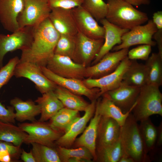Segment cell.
Wrapping results in <instances>:
<instances>
[{
    "label": "cell",
    "instance_id": "cell-1",
    "mask_svg": "<svg viewBox=\"0 0 162 162\" xmlns=\"http://www.w3.org/2000/svg\"><path fill=\"white\" fill-rule=\"evenodd\" d=\"M60 34L47 18L34 27L33 38L30 46L22 51L20 62H28L40 66L46 67L54 54Z\"/></svg>",
    "mask_w": 162,
    "mask_h": 162
},
{
    "label": "cell",
    "instance_id": "cell-2",
    "mask_svg": "<svg viewBox=\"0 0 162 162\" xmlns=\"http://www.w3.org/2000/svg\"><path fill=\"white\" fill-rule=\"evenodd\" d=\"M120 139L124 154L134 162H150L140 130L139 124L131 112L121 126Z\"/></svg>",
    "mask_w": 162,
    "mask_h": 162
},
{
    "label": "cell",
    "instance_id": "cell-3",
    "mask_svg": "<svg viewBox=\"0 0 162 162\" xmlns=\"http://www.w3.org/2000/svg\"><path fill=\"white\" fill-rule=\"evenodd\" d=\"M106 3L108 9L105 18L119 28L129 30L148 20L147 14L124 0H107Z\"/></svg>",
    "mask_w": 162,
    "mask_h": 162
},
{
    "label": "cell",
    "instance_id": "cell-4",
    "mask_svg": "<svg viewBox=\"0 0 162 162\" xmlns=\"http://www.w3.org/2000/svg\"><path fill=\"white\" fill-rule=\"evenodd\" d=\"M159 88L152 84H146L140 88L136 104L131 112L137 122L154 115L162 116V94Z\"/></svg>",
    "mask_w": 162,
    "mask_h": 162
},
{
    "label": "cell",
    "instance_id": "cell-5",
    "mask_svg": "<svg viewBox=\"0 0 162 162\" xmlns=\"http://www.w3.org/2000/svg\"><path fill=\"white\" fill-rule=\"evenodd\" d=\"M18 126L27 134L25 143H36L54 148L55 142L64 134L52 128L48 123L35 121L19 124Z\"/></svg>",
    "mask_w": 162,
    "mask_h": 162
},
{
    "label": "cell",
    "instance_id": "cell-6",
    "mask_svg": "<svg viewBox=\"0 0 162 162\" xmlns=\"http://www.w3.org/2000/svg\"><path fill=\"white\" fill-rule=\"evenodd\" d=\"M24 6L17 22L19 28L36 27L48 18L51 8L48 0H23Z\"/></svg>",
    "mask_w": 162,
    "mask_h": 162
},
{
    "label": "cell",
    "instance_id": "cell-7",
    "mask_svg": "<svg viewBox=\"0 0 162 162\" xmlns=\"http://www.w3.org/2000/svg\"><path fill=\"white\" fill-rule=\"evenodd\" d=\"M157 30L152 20H148L146 24L135 26L124 33L122 37L121 43L115 46L112 50L117 51L138 44L155 46L156 43L152 38Z\"/></svg>",
    "mask_w": 162,
    "mask_h": 162
},
{
    "label": "cell",
    "instance_id": "cell-8",
    "mask_svg": "<svg viewBox=\"0 0 162 162\" xmlns=\"http://www.w3.org/2000/svg\"><path fill=\"white\" fill-rule=\"evenodd\" d=\"M34 27H25L10 34H0V68L3 66L5 55L8 52L28 48L32 40Z\"/></svg>",
    "mask_w": 162,
    "mask_h": 162
},
{
    "label": "cell",
    "instance_id": "cell-9",
    "mask_svg": "<svg viewBox=\"0 0 162 162\" xmlns=\"http://www.w3.org/2000/svg\"><path fill=\"white\" fill-rule=\"evenodd\" d=\"M14 76L29 79L42 94L54 90L57 85L44 74L40 66L30 62L19 61L15 68Z\"/></svg>",
    "mask_w": 162,
    "mask_h": 162
},
{
    "label": "cell",
    "instance_id": "cell-10",
    "mask_svg": "<svg viewBox=\"0 0 162 162\" xmlns=\"http://www.w3.org/2000/svg\"><path fill=\"white\" fill-rule=\"evenodd\" d=\"M46 67L62 77L81 80L85 78L86 67L67 56L54 54L48 61Z\"/></svg>",
    "mask_w": 162,
    "mask_h": 162
},
{
    "label": "cell",
    "instance_id": "cell-11",
    "mask_svg": "<svg viewBox=\"0 0 162 162\" xmlns=\"http://www.w3.org/2000/svg\"><path fill=\"white\" fill-rule=\"evenodd\" d=\"M127 56L121 62L113 72L98 79L86 78L82 80L87 88H97L100 89V97L104 94L118 87L122 80L123 76L131 63Z\"/></svg>",
    "mask_w": 162,
    "mask_h": 162
},
{
    "label": "cell",
    "instance_id": "cell-12",
    "mask_svg": "<svg viewBox=\"0 0 162 162\" xmlns=\"http://www.w3.org/2000/svg\"><path fill=\"white\" fill-rule=\"evenodd\" d=\"M40 67L44 74L56 85L64 88L77 95L84 96L91 101L97 100L100 97V89L97 88H87L82 80L62 77L53 73L46 67Z\"/></svg>",
    "mask_w": 162,
    "mask_h": 162
},
{
    "label": "cell",
    "instance_id": "cell-13",
    "mask_svg": "<svg viewBox=\"0 0 162 162\" xmlns=\"http://www.w3.org/2000/svg\"><path fill=\"white\" fill-rule=\"evenodd\" d=\"M129 48L122 49L106 54L97 63L86 67L85 77L98 79L110 74L127 56Z\"/></svg>",
    "mask_w": 162,
    "mask_h": 162
},
{
    "label": "cell",
    "instance_id": "cell-14",
    "mask_svg": "<svg viewBox=\"0 0 162 162\" xmlns=\"http://www.w3.org/2000/svg\"><path fill=\"white\" fill-rule=\"evenodd\" d=\"M75 41L74 61L87 67L93 61L98 52L104 39H92L78 31L75 36Z\"/></svg>",
    "mask_w": 162,
    "mask_h": 162
},
{
    "label": "cell",
    "instance_id": "cell-15",
    "mask_svg": "<svg viewBox=\"0 0 162 162\" xmlns=\"http://www.w3.org/2000/svg\"><path fill=\"white\" fill-rule=\"evenodd\" d=\"M78 31L95 39H104L105 30L95 19L81 6L72 9Z\"/></svg>",
    "mask_w": 162,
    "mask_h": 162
},
{
    "label": "cell",
    "instance_id": "cell-16",
    "mask_svg": "<svg viewBox=\"0 0 162 162\" xmlns=\"http://www.w3.org/2000/svg\"><path fill=\"white\" fill-rule=\"evenodd\" d=\"M140 88L129 85L122 82L118 87L104 94L124 113H125L135 105Z\"/></svg>",
    "mask_w": 162,
    "mask_h": 162
},
{
    "label": "cell",
    "instance_id": "cell-17",
    "mask_svg": "<svg viewBox=\"0 0 162 162\" xmlns=\"http://www.w3.org/2000/svg\"><path fill=\"white\" fill-rule=\"evenodd\" d=\"M97 100L91 101L84 111V115L79 117L71 125L64 133L55 142L57 146L69 148L73 145L77 136L86 128L88 122L94 113Z\"/></svg>",
    "mask_w": 162,
    "mask_h": 162
},
{
    "label": "cell",
    "instance_id": "cell-18",
    "mask_svg": "<svg viewBox=\"0 0 162 162\" xmlns=\"http://www.w3.org/2000/svg\"><path fill=\"white\" fill-rule=\"evenodd\" d=\"M48 18L60 35L75 37L78 32L72 9L52 8Z\"/></svg>",
    "mask_w": 162,
    "mask_h": 162
},
{
    "label": "cell",
    "instance_id": "cell-19",
    "mask_svg": "<svg viewBox=\"0 0 162 162\" xmlns=\"http://www.w3.org/2000/svg\"><path fill=\"white\" fill-rule=\"evenodd\" d=\"M24 6L23 0H0V21L5 29L13 33L20 29L17 19Z\"/></svg>",
    "mask_w": 162,
    "mask_h": 162
},
{
    "label": "cell",
    "instance_id": "cell-20",
    "mask_svg": "<svg viewBox=\"0 0 162 162\" xmlns=\"http://www.w3.org/2000/svg\"><path fill=\"white\" fill-rule=\"evenodd\" d=\"M121 129V126L115 120L101 116L98 126L96 151L117 141Z\"/></svg>",
    "mask_w": 162,
    "mask_h": 162
},
{
    "label": "cell",
    "instance_id": "cell-21",
    "mask_svg": "<svg viewBox=\"0 0 162 162\" xmlns=\"http://www.w3.org/2000/svg\"><path fill=\"white\" fill-rule=\"evenodd\" d=\"M100 21L104 29L105 40L99 51L92 62L93 65L98 62L116 45L120 44L122 42V37L129 30L115 26L109 22L106 18Z\"/></svg>",
    "mask_w": 162,
    "mask_h": 162
},
{
    "label": "cell",
    "instance_id": "cell-22",
    "mask_svg": "<svg viewBox=\"0 0 162 162\" xmlns=\"http://www.w3.org/2000/svg\"><path fill=\"white\" fill-rule=\"evenodd\" d=\"M101 117L95 109L94 116L88 125L85 128L81 136L76 139L73 145L74 148L84 147L91 153L94 161H96V142L98 126Z\"/></svg>",
    "mask_w": 162,
    "mask_h": 162
},
{
    "label": "cell",
    "instance_id": "cell-23",
    "mask_svg": "<svg viewBox=\"0 0 162 162\" xmlns=\"http://www.w3.org/2000/svg\"><path fill=\"white\" fill-rule=\"evenodd\" d=\"M101 96L102 98L97 100L96 109L101 116L112 118L122 126L133 108L124 113L105 94Z\"/></svg>",
    "mask_w": 162,
    "mask_h": 162
},
{
    "label": "cell",
    "instance_id": "cell-24",
    "mask_svg": "<svg viewBox=\"0 0 162 162\" xmlns=\"http://www.w3.org/2000/svg\"><path fill=\"white\" fill-rule=\"evenodd\" d=\"M10 104L16 111L15 120L19 122L35 121V117L40 114V106L31 100L24 101L15 97L10 100Z\"/></svg>",
    "mask_w": 162,
    "mask_h": 162
},
{
    "label": "cell",
    "instance_id": "cell-25",
    "mask_svg": "<svg viewBox=\"0 0 162 162\" xmlns=\"http://www.w3.org/2000/svg\"><path fill=\"white\" fill-rule=\"evenodd\" d=\"M40 109L41 116L39 121L45 122L50 120L61 109L64 107L57 97L53 90L42 94L34 101Z\"/></svg>",
    "mask_w": 162,
    "mask_h": 162
},
{
    "label": "cell",
    "instance_id": "cell-26",
    "mask_svg": "<svg viewBox=\"0 0 162 162\" xmlns=\"http://www.w3.org/2000/svg\"><path fill=\"white\" fill-rule=\"evenodd\" d=\"M53 91L64 107L68 108L84 111L89 104L80 96L62 87L56 85Z\"/></svg>",
    "mask_w": 162,
    "mask_h": 162
},
{
    "label": "cell",
    "instance_id": "cell-27",
    "mask_svg": "<svg viewBox=\"0 0 162 162\" xmlns=\"http://www.w3.org/2000/svg\"><path fill=\"white\" fill-rule=\"evenodd\" d=\"M122 82L140 87L147 84V73L145 64L138 63L136 60H131L124 74Z\"/></svg>",
    "mask_w": 162,
    "mask_h": 162
},
{
    "label": "cell",
    "instance_id": "cell-28",
    "mask_svg": "<svg viewBox=\"0 0 162 162\" xmlns=\"http://www.w3.org/2000/svg\"><path fill=\"white\" fill-rule=\"evenodd\" d=\"M80 117L79 111L64 107L50 119L48 124L54 129L64 134Z\"/></svg>",
    "mask_w": 162,
    "mask_h": 162
},
{
    "label": "cell",
    "instance_id": "cell-29",
    "mask_svg": "<svg viewBox=\"0 0 162 162\" xmlns=\"http://www.w3.org/2000/svg\"><path fill=\"white\" fill-rule=\"evenodd\" d=\"M27 136L28 134L18 126L0 120V141L21 146L24 143Z\"/></svg>",
    "mask_w": 162,
    "mask_h": 162
},
{
    "label": "cell",
    "instance_id": "cell-30",
    "mask_svg": "<svg viewBox=\"0 0 162 162\" xmlns=\"http://www.w3.org/2000/svg\"><path fill=\"white\" fill-rule=\"evenodd\" d=\"M144 64L147 73V84L159 87L162 85V56L153 53Z\"/></svg>",
    "mask_w": 162,
    "mask_h": 162
},
{
    "label": "cell",
    "instance_id": "cell-31",
    "mask_svg": "<svg viewBox=\"0 0 162 162\" xmlns=\"http://www.w3.org/2000/svg\"><path fill=\"white\" fill-rule=\"evenodd\" d=\"M140 122L139 128L146 152L148 156L150 153L151 155H153L157 140V127L154 125L149 118Z\"/></svg>",
    "mask_w": 162,
    "mask_h": 162
},
{
    "label": "cell",
    "instance_id": "cell-32",
    "mask_svg": "<svg viewBox=\"0 0 162 162\" xmlns=\"http://www.w3.org/2000/svg\"><path fill=\"white\" fill-rule=\"evenodd\" d=\"M31 150L36 162H61L56 148L36 143H32Z\"/></svg>",
    "mask_w": 162,
    "mask_h": 162
},
{
    "label": "cell",
    "instance_id": "cell-33",
    "mask_svg": "<svg viewBox=\"0 0 162 162\" xmlns=\"http://www.w3.org/2000/svg\"><path fill=\"white\" fill-rule=\"evenodd\" d=\"M96 161L118 162L124 154L120 138L115 142L96 151Z\"/></svg>",
    "mask_w": 162,
    "mask_h": 162
},
{
    "label": "cell",
    "instance_id": "cell-34",
    "mask_svg": "<svg viewBox=\"0 0 162 162\" xmlns=\"http://www.w3.org/2000/svg\"><path fill=\"white\" fill-rule=\"evenodd\" d=\"M56 149L62 162H67L69 159L74 158H82L88 162H91L93 160V157L91 152L84 147L70 148L57 146Z\"/></svg>",
    "mask_w": 162,
    "mask_h": 162
},
{
    "label": "cell",
    "instance_id": "cell-35",
    "mask_svg": "<svg viewBox=\"0 0 162 162\" xmlns=\"http://www.w3.org/2000/svg\"><path fill=\"white\" fill-rule=\"evenodd\" d=\"M75 48V36L60 35L54 54L69 57L74 61Z\"/></svg>",
    "mask_w": 162,
    "mask_h": 162
},
{
    "label": "cell",
    "instance_id": "cell-36",
    "mask_svg": "<svg viewBox=\"0 0 162 162\" xmlns=\"http://www.w3.org/2000/svg\"><path fill=\"white\" fill-rule=\"evenodd\" d=\"M81 6L97 21L106 18L108 5L103 0H83Z\"/></svg>",
    "mask_w": 162,
    "mask_h": 162
},
{
    "label": "cell",
    "instance_id": "cell-37",
    "mask_svg": "<svg viewBox=\"0 0 162 162\" xmlns=\"http://www.w3.org/2000/svg\"><path fill=\"white\" fill-rule=\"evenodd\" d=\"M20 61L17 56L10 59L8 63L0 69V89L6 84L14 76L16 66Z\"/></svg>",
    "mask_w": 162,
    "mask_h": 162
},
{
    "label": "cell",
    "instance_id": "cell-38",
    "mask_svg": "<svg viewBox=\"0 0 162 162\" xmlns=\"http://www.w3.org/2000/svg\"><path fill=\"white\" fill-rule=\"evenodd\" d=\"M151 46L142 44L128 51L127 57L130 60H146L152 51Z\"/></svg>",
    "mask_w": 162,
    "mask_h": 162
},
{
    "label": "cell",
    "instance_id": "cell-39",
    "mask_svg": "<svg viewBox=\"0 0 162 162\" xmlns=\"http://www.w3.org/2000/svg\"><path fill=\"white\" fill-rule=\"evenodd\" d=\"M83 0H48L51 8L72 9L81 5Z\"/></svg>",
    "mask_w": 162,
    "mask_h": 162
},
{
    "label": "cell",
    "instance_id": "cell-40",
    "mask_svg": "<svg viewBox=\"0 0 162 162\" xmlns=\"http://www.w3.org/2000/svg\"><path fill=\"white\" fill-rule=\"evenodd\" d=\"M22 150L21 146H15L11 143L0 141V151H8L14 162L18 161L19 158Z\"/></svg>",
    "mask_w": 162,
    "mask_h": 162
},
{
    "label": "cell",
    "instance_id": "cell-41",
    "mask_svg": "<svg viewBox=\"0 0 162 162\" xmlns=\"http://www.w3.org/2000/svg\"><path fill=\"white\" fill-rule=\"evenodd\" d=\"M14 108L11 106L6 108L0 102V120L5 122L14 124L15 123Z\"/></svg>",
    "mask_w": 162,
    "mask_h": 162
},
{
    "label": "cell",
    "instance_id": "cell-42",
    "mask_svg": "<svg viewBox=\"0 0 162 162\" xmlns=\"http://www.w3.org/2000/svg\"><path fill=\"white\" fill-rule=\"evenodd\" d=\"M158 133L156 146L154 153L157 152V151L161 153V148L162 146V122L160 123L157 127Z\"/></svg>",
    "mask_w": 162,
    "mask_h": 162
},
{
    "label": "cell",
    "instance_id": "cell-43",
    "mask_svg": "<svg viewBox=\"0 0 162 162\" xmlns=\"http://www.w3.org/2000/svg\"><path fill=\"white\" fill-rule=\"evenodd\" d=\"M157 45L158 53L162 56V29L157 30L153 37Z\"/></svg>",
    "mask_w": 162,
    "mask_h": 162
},
{
    "label": "cell",
    "instance_id": "cell-44",
    "mask_svg": "<svg viewBox=\"0 0 162 162\" xmlns=\"http://www.w3.org/2000/svg\"><path fill=\"white\" fill-rule=\"evenodd\" d=\"M152 20L157 30L162 29V11H158L154 13Z\"/></svg>",
    "mask_w": 162,
    "mask_h": 162
},
{
    "label": "cell",
    "instance_id": "cell-45",
    "mask_svg": "<svg viewBox=\"0 0 162 162\" xmlns=\"http://www.w3.org/2000/svg\"><path fill=\"white\" fill-rule=\"evenodd\" d=\"M20 158L24 162H36L31 150L30 152H27L22 149Z\"/></svg>",
    "mask_w": 162,
    "mask_h": 162
},
{
    "label": "cell",
    "instance_id": "cell-46",
    "mask_svg": "<svg viewBox=\"0 0 162 162\" xmlns=\"http://www.w3.org/2000/svg\"><path fill=\"white\" fill-rule=\"evenodd\" d=\"M14 162L9 152L7 150L0 151V162Z\"/></svg>",
    "mask_w": 162,
    "mask_h": 162
},
{
    "label": "cell",
    "instance_id": "cell-47",
    "mask_svg": "<svg viewBox=\"0 0 162 162\" xmlns=\"http://www.w3.org/2000/svg\"><path fill=\"white\" fill-rule=\"evenodd\" d=\"M133 6L139 7L142 5H148L150 0H124Z\"/></svg>",
    "mask_w": 162,
    "mask_h": 162
},
{
    "label": "cell",
    "instance_id": "cell-48",
    "mask_svg": "<svg viewBox=\"0 0 162 162\" xmlns=\"http://www.w3.org/2000/svg\"><path fill=\"white\" fill-rule=\"evenodd\" d=\"M118 162H134V161L132 158L123 154Z\"/></svg>",
    "mask_w": 162,
    "mask_h": 162
},
{
    "label": "cell",
    "instance_id": "cell-49",
    "mask_svg": "<svg viewBox=\"0 0 162 162\" xmlns=\"http://www.w3.org/2000/svg\"><path fill=\"white\" fill-rule=\"evenodd\" d=\"M88 162L87 160L80 158H70L67 162Z\"/></svg>",
    "mask_w": 162,
    "mask_h": 162
}]
</instances>
